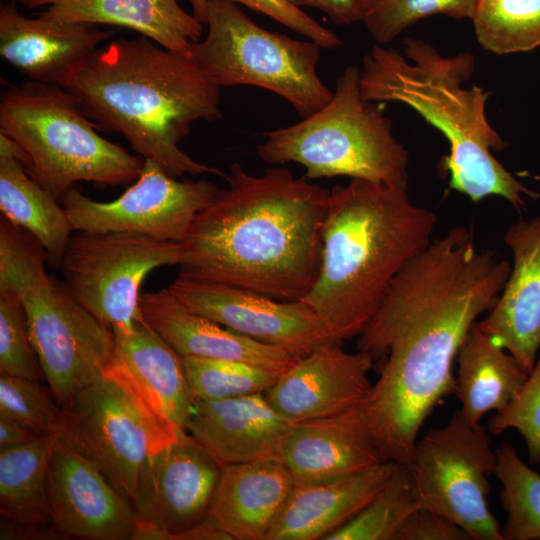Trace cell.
I'll list each match as a JSON object with an SVG mask.
<instances>
[{
    "instance_id": "obj_1",
    "label": "cell",
    "mask_w": 540,
    "mask_h": 540,
    "mask_svg": "<svg viewBox=\"0 0 540 540\" xmlns=\"http://www.w3.org/2000/svg\"><path fill=\"white\" fill-rule=\"evenodd\" d=\"M511 264L480 250L472 229L451 228L412 258L358 336L357 350L387 356L363 401L384 461L409 466L419 431L456 391L453 362L476 319L489 311Z\"/></svg>"
},
{
    "instance_id": "obj_2",
    "label": "cell",
    "mask_w": 540,
    "mask_h": 540,
    "mask_svg": "<svg viewBox=\"0 0 540 540\" xmlns=\"http://www.w3.org/2000/svg\"><path fill=\"white\" fill-rule=\"evenodd\" d=\"M226 179L181 242L178 275L303 299L320 268L330 190L281 167L256 176L234 163Z\"/></svg>"
},
{
    "instance_id": "obj_3",
    "label": "cell",
    "mask_w": 540,
    "mask_h": 540,
    "mask_svg": "<svg viewBox=\"0 0 540 540\" xmlns=\"http://www.w3.org/2000/svg\"><path fill=\"white\" fill-rule=\"evenodd\" d=\"M98 130L122 134L133 151L170 175L214 174L179 146L195 121L222 117L220 88L192 56L145 36L117 39L99 48L66 88Z\"/></svg>"
},
{
    "instance_id": "obj_4",
    "label": "cell",
    "mask_w": 540,
    "mask_h": 540,
    "mask_svg": "<svg viewBox=\"0 0 540 540\" xmlns=\"http://www.w3.org/2000/svg\"><path fill=\"white\" fill-rule=\"evenodd\" d=\"M431 210L407 189L362 179L330 190L322 227L321 263L303 300L342 342L358 337L404 266L430 243Z\"/></svg>"
},
{
    "instance_id": "obj_5",
    "label": "cell",
    "mask_w": 540,
    "mask_h": 540,
    "mask_svg": "<svg viewBox=\"0 0 540 540\" xmlns=\"http://www.w3.org/2000/svg\"><path fill=\"white\" fill-rule=\"evenodd\" d=\"M404 55L394 48L374 45L363 57L361 94L373 102H399L438 129L449 143L444 169L451 189L478 203L499 196L517 211L524 197L538 199L493 156L508 145L490 125L486 103L491 92L472 85L475 69L469 52L443 56L432 44L417 38L403 40Z\"/></svg>"
},
{
    "instance_id": "obj_6",
    "label": "cell",
    "mask_w": 540,
    "mask_h": 540,
    "mask_svg": "<svg viewBox=\"0 0 540 540\" xmlns=\"http://www.w3.org/2000/svg\"><path fill=\"white\" fill-rule=\"evenodd\" d=\"M49 255L28 231L0 218V289L18 295L49 390L61 408L100 379L114 351L113 331L50 275Z\"/></svg>"
},
{
    "instance_id": "obj_7",
    "label": "cell",
    "mask_w": 540,
    "mask_h": 540,
    "mask_svg": "<svg viewBox=\"0 0 540 540\" xmlns=\"http://www.w3.org/2000/svg\"><path fill=\"white\" fill-rule=\"evenodd\" d=\"M97 130L63 87L29 81L1 92L0 133L27 153L26 172L58 201L80 181L115 186L138 178L145 159Z\"/></svg>"
},
{
    "instance_id": "obj_8",
    "label": "cell",
    "mask_w": 540,
    "mask_h": 540,
    "mask_svg": "<svg viewBox=\"0 0 540 540\" xmlns=\"http://www.w3.org/2000/svg\"><path fill=\"white\" fill-rule=\"evenodd\" d=\"M361 69L346 67L331 100L296 124L264 134L256 148L269 164L302 165L308 180L347 176L408 187L409 152L382 105L361 94Z\"/></svg>"
},
{
    "instance_id": "obj_9",
    "label": "cell",
    "mask_w": 540,
    "mask_h": 540,
    "mask_svg": "<svg viewBox=\"0 0 540 540\" xmlns=\"http://www.w3.org/2000/svg\"><path fill=\"white\" fill-rule=\"evenodd\" d=\"M203 41L191 56L216 86L249 85L287 100L306 118L332 98L317 66L321 46L264 29L231 0H209Z\"/></svg>"
},
{
    "instance_id": "obj_10",
    "label": "cell",
    "mask_w": 540,
    "mask_h": 540,
    "mask_svg": "<svg viewBox=\"0 0 540 540\" xmlns=\"http://www.w3.org/2000/svg\"><path fill=\"white\" fill-rule=\"evenodd\" d=\"M495 463L485 428L469 423L458 410L444 427L416 441L407 467L415 501L455 523L470 539L503 540L487 502Z\"/></svg>"
},
{
    "instance_id": "obj_11",
    "label": "cell",
    "mask_w": 540,
    "mask_h": 540,
    "mask_svg": "<svg viewBox=\"0 0 540 540\" xmlns=\"http://www.w3.org/2000/svg\"><path fill=\"white\" fill-rule=\"evenodd\" d=\"M181 243L127 231H78L60 269L74 297L114 334H131L142 318L141 286L162 266L180 265Z\"/></svg>"
},
{
    "instance_id": "obj_12",
    "label": "cell",
    "mask_w": 540,
    "mask_h": 540,
    "mask_svg": "<svg viewBox=\"0 0 540 540\" xmlns=\"http://www.w3.org/2000/svg\"><path fill=\"white\" fill-rule=\"evenodd\" d=\"M61 435L88 456L131 503L147 460L176 440L122 385L102 376L62 408Z\"/></svg>"
},
{
    "instance_id": "obj_13",
    "label": "cell",
    "mask_w": 540,
    "mask_h": 540,
    "mask_svg": "<svg viewBox=\"0 0 540 540\" xmlns=\"http://www.w3.org/2000/svg\"><path fill=\"white\" fill-rule=\"evenodd\" d=\"M219 190L209 180L179 181L145 159L138 178L115 200L95 201L72 187L60 202L76 231H127L181 243Z\"/></svg>"
},
{
    "instance_id": "obj_14",
    "label": "cell",
    "mask_w": 540,
    "mask_h": 540,
    "mask_svg": "<svg viewBox=\"0 0 540 540\" xmlns=\"http://www.w3.org/2000/svg\"><path fill=\"white\" fill-rule=\"evenodd\" d=\"M168 288L190 311L249 338L282 348L296 358L335 341L303 300H277L238 286L179 275Z\"/></svg>"
},
{
    "instance_id": "obj_15",
    "label": "cell",
    "mask_w": 540,
    "mask_h": 540,
    "mask_svg": "<svg viewBox=\"0 0 540 540\" xmlns=\"http://www.w3.org/2000/svg\"><path fill=\"white\" fill-rule=\"evenodd\" d=\"M52 524L61 536L130 540L136 513L96 462L62 435L48 463Z\"/></svg>"
},
{
    "instance_id": "obj_16",
    "label": "cell",
    "mask_w": 540,
    "mask_h": 540,
    "mask_svg": "<svg viewBox=\"0 0 540 540\" xmlns=\"http://www.w3.org/2000/svg\"><path fill=\"white\" fill-rule=\"evenodd\" d=\"M222 465L185 429L145 463L132 502L138 517L163 525L173 535L209 513Z\"/></svg>"
},
{
    "instance_id": "obj_17",
    "label": "cell",
    "mask_w": 540,
    "mask_h": 540,
    "mask_svg": "<svg viewBox=\"0 0 540 540\" xmlns=\"http://www.w3.org/2000/svg\"><path fill=\"white\" fill-rule=\"evenodd\" d=\"M17 1L0 7V54L29 81L66 88L115 33L96 24L28 17Z\"/></svg>"
},
{
    "instance_id": "obj_18",
    "label": "cell",
    "mask_w": 540,
    "mask_h": 540,
    "mask_svg": "<svg viewBox=\"0 0 540 540\" xmlns=\"http://www.w3.org/2000/svg\"><path fill=\"white\" fill-rule=\"evenodd\" d=\"M373 361L366 352L349 353L330 341L298 358L264 394L289 423L331 416L363 403Z\"/></svg>"
},
{
    "instance_id": "obj_19",
    "label": "cell",
    "mask_w": 540,
    "mask_h": 540,
    "mask_svg": "<svg viewBox=\"0 0 540 540\" xmlns=\"http://www.w3.org/2000/svg\"><path fill=\"white\" fill-rule=\"evenodd\" d=\"M513 262L479 328L507 350L528 376L540 349V215L511 224L503 237Z\"/></svg>"
},
{
    "instance_id": "obj_20",
    "label": "cell",
    "mask_w": 540,
    "mask_h": 540,
    "mask_svg": "<svg viewBox=\"0 0 540 540\" xmlns=\"http://www.w3.org/2000/svg\"><path fill=\"white\" fill-rule=\"evenodd\" d=\"M104 376L122 385L151 415L184 429L194 401L181 357L143 316L128 335L114 334Z\"/></svg>"
},
{
    "instance_id": "obj_21",
    "label": "cell",
    "mask_w": 540,
    "mask_h": 540,
    "mask_svg": "<svg viewBox=\"0 0 540 540\" xmlns=\"http://www.w3.org/2000/svg\"><path fill=\"white\" fill-rule=\"evenodd\" d=\"M277 460L297 481L342 476L384 461L362 404L331 416L290 424Z\"/></svg>"
},
{
    "instance_id": "obj_22",
    "label": "cell",
    "mask_w": 540,
    "mask_h": 540,
    "mask_svg": "<svg viewBox=\"0 0 540 540\" xmlns=\"http://www.w3.org/2000/svg\"><path fill=\"white\" fill-rule=\"evenodd\" d=\"M264 393L194 399L185 430L221 464L276 459L290 426Z\"/></svg>"
},
{
    "instance_id": "obj_23",
    "label": "cell",
    "mask_w": 540,
    "mask_h": 540,
    "mask_svg": "<svg viewBox=\"0 0 540 540\" xmlns=\"http://www.w3.org/2000/svg\"><path fill=\"white\" fill-rule=\"evenodd\" d=\"M399 463L333 478L297 481L267 540H325L358 515L389 482Z\"/></svg>"
},
{
    "instance_id": "obj_24",
    "label": "cell",
    "mask_w": 540,
    "mask_h": 540,
    "mask_svg": "<svg viewBox=\"0 0 540 540\" xmlns=\"http://www.w3.org/2000/svg\"><path fill=\"white\" fill-rule=\"evenodd\" d=\"M139 307L146 323L180 357L236 360L278 373L298 359L190 311L168 287L141 293Z\"/></svg>"
},
{
    "instance_id": "obj_25",
    "label": "cell",
    "mask_w": 540,
    "mask_h": 540,
    "mask_svg": "<svg viewBox=\"0 0 540 540\" xmlns=\"http://www.w3.org/2000/svg\"><path fill=\"white\" fill-rule=\"evenodd\" d=\"M294 484L276 459L222 465L208 515L233 540H267Z\"/></svg>"
},
{
    "instance_id": "obj_26",
    "label": "cell",
    "mask_w": 540,
    "mask_h": 540,
    "mask_svg": "<svg viewBox=\"0 0 540 540\" xmlns=\"http://www.w3.org/2000/svg\"><path fill=\"white\" fill-rule=\"evenodd\" d=\"M38 16L134 30L161 46L191 56L203 24L177 0H18Z\"/></svg>"
},
{
    "instance_id": "obj_27",
    "label": "cell",
    "mask_w": 540,
    "mask_h": 540,
    "mask_svg": "<svg viewBox=\"0 0 540 540\" xmlns=\"http://www.w3.org/2000/svg\"><path fill=\"white\" fill-rule=\"evenodd\" d=\"M475 322L464 338L456 360L455 395L461 413L471 424H480L491 410L502 411L517 395L527 376L512 357Z\"/></svg>"
},
{
    "instance_id": "obj_28",
    "label": "cell",
    "mask_w": 540,
    "mask_h": 540,
    "mask_svg": "<svg viewBox=\"0 0 540 540\" xmlns=\"http://www.w3.org/2000/svg\"><path fill=\"white\" fill-rule=\"evenodd\" d=\"M47 190L26 172L23 161L0 155V209L13 224L32 234L60 267L74 231L67 212Z\"/></svg>"
},
{
    "instance_id": "obj_29",
    "label": "cell",
    "mask_w": 540,
    "mask_h": 540,
    "mask_svg": "<svg viewBox=\"0 0 540 540\" xmlns=\"http://www.w3.org/2000/svg\"><path fill=\"white\" fill-rule=\"evenodd\" d=\"M61 433L21 445L0 447V513L7 520L53 525L48 495V463Z\"/></svg>"
},
{
    "instance_id": "obj_30",
    "label": "cell",
    "mask_w": 540,
    "mask_h": 540,
    "mask_svg": "<svg viewBox=\"0 0 540 540\" xmlns=\"http://www.w3.org/2000/svg\"><path fill=\"white\" fill-rule=\"evenodd\" d=\"M495 455L493 474L502 485L501 506L507 512L503 540H540V475L508 442H502Z\"/></svg>"
},
{
    "instance_id": "obj_31",
    "label": "cell",
    "mask_w": 540,
    "mask_h": 540,
    "mask_svg": "<svg viewBox=\"0 0 540 540\" xmlns=\"http://www.w3.org/2000/svg\"><path fill=\"white\" fill-rule=\"evenodd\" d=\"M471 20L479 44L497 55L540 46V0H478Z\"/></svg>"
},
{
    "instance_id": "obj_32",
    "label": "cell",
    "mask_w": 540,
    "mask_h": 540,
    "mask_svg": "<svg viewBox=\"0 0 540 540\" xmlns=\"http://www.w3.org/2000/svg\"><path fill=\"white\" fill-rule=\"evenodd\" d=\"M419 507L409 470L398 464L389 482L365 508L325 540H394L406 519Z\"/></svg>"
},
{
    "instance_id": "obj_33",
    "label": "cell",
    "mask_w": 540,
    "mask_h": 540,
    "mask_svg": "<svg viewBox=\"0 0 540 540\" xmlns=\"http://www.w3.org/2000/svg\"><path fill=\"white\" fill-rule=\"evenodd\" d=\"M194 399L215 400L265 393L281 373L250 363L181 357Z\"/></svg>"
},
{
    "instance_id": "obj_34",
    "label": "cell",
    "mask_w": 540,
    "mask_h": 540,
    "mask_svg": "<svg viewBox=\"0 0 540 540\" xmlns=\"http://www.w3.org/2000/svg\"><path fill=\"white\" fill-rule=\"evenodd\" d=\"M478 0H370L364 24L379 44L397 38L410 25L438 14L472 19Z\"/></svg>"
},
{
    "instance_id": "obj_35",
    "label": "cell",
    "mask_w": 540,
    "mask_h": 540,
    "mask_svg": "<svg viewBox=\"0 0 540 540\" xmlns=\"http://www.w3.org/2000/svg\"><path fill=\"white\" fill-rule=\"evenodd\" d=\"M0 416L24 425L39 436L61 433L62 408L50 390L36 380L1 374Z\"/></svg>"
},
{
    "instance_id": "obj_36",
    "label": "cell",
    "mask_w": 540,
    "mask_h": 540,
    "mask_svg": "<svg viewBox=\"0 0 540 540\" xmlns=\"http://www.w3.org/2000/svg\"><path fill=\"white\" fill-rule=\"evenodd\" d=\"M0 373L36 381L44 378L24 306L18 295L7 289H0Z\"/></svg>"
},
{
    "instance_id": "obj_37",
    "label": "cell",
    "mask_w": 540,
    "mask_h": 540,
    "mask_svg": "<svg viewBox=\"0 0 540 540\" xmlns=\"http://www.w3.org/2000/svg\"><path fill=\"white\" fill-rule=\"evenodd\" d=\"M514 428L524 437L529 460L540 464V356L516 397L488 422L489 432Z\"/></svg>"
},
{
    "instance_id": "obj_38",
    "label": "cell",
    "mask_w": 540,
    "mask_h": 540,
    "mask_svg": "<svg viewBox=\"0 0 540 540\" xmlns=\"http://www.w3.org/2000/svg\"><path fill=\"white\" fill-rule=\"evenodd\" d=\"M193 16L202 24L206 23L209 0H188ZM239 5L262 13L289 29L309 38L322 48L334 49L343 45L336 33L325 28L302 9L285 0H231Z\"/></svg>"
},
{
    "instance_id": "obj_39",
    "label": "cell",
    "mask_w": 540,
    "mask_h": 540,
    "mask_svg": "<svg viewBox=\"0 0 540 540\" xmlns=\"http://www.w3.org/2000/svg\"><path fill=\"white\" fill-rule=\"evenodd\" d=\"M455 523L427 508H417L404 522L394 540H467Z\"/></svg>"
},
{
    "instance_id": "obj_40",
    "label": "cell",
    "mask_w": 540,
    "mask_h": 540,
    "mask_svg": "<svg viewBox=\"0 0 540 540\" xmlns=\"http://www.w3.org/2000/svg\"><path fill=\"white\" fill-rule=\"evenodd\" d=\"M300 8L311 7L325 13L337 25L363 22L370 0H285Z\"/></svg>"
},
{
    "instance_id": "obj_41",
    "label": "cell",
    "mask_w": 540,
    "mask_h": 540,
    "mask_svg": "<svg viewBox=\"0 0 540 540\" xmlns=\"http://www.w3.org/2000/svg\"><path fill=\"white\" fill-rule=\"evenodd\" d=\"M233 540L232 537L209 515L177 535L176 540Z\"/></svg>"
},
{
    "instance_id": "obj_42",
    "label": "cell",
    "mask_w": 540,
    "mask_h": 540,
    "mask_svg": "<svg viewBox=\"0 0 540 540\" xmlns=\"http://www.w3.org/2000/svg\"><path fill=\"white\" fill-rule=\"evenodd\" d=\"M37 437L39 435L17 421L0 416V447L25 444Z\"/></svg>"
},
{
    "instance_id": "obj_43",
    "label": "cell",
    "mask_w": 540,
    "mask_h": 540,
    "mask_svg": "<svg viewBox=\"0 0 540 540\" xmlns=\"http://www.w3.org/2000/svg\"><path fill=\"white\" fill-rule=\"evenodd\" d=\"M130 540H174V535L160 523L137 516Z\"/></svg>"
}]
</instances>
